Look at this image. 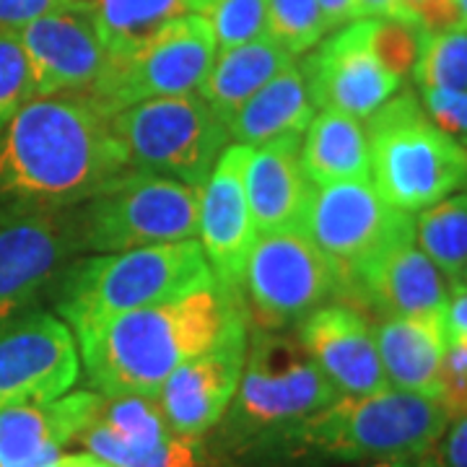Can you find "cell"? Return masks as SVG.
<instances>
[{
  "instance_id": "cell-1",
  "label": "cell",
  "mask_w": 467,
  "mask_h": 467,
  "mask_svg": "<svg viewBox=\"0 0 467 467\" xmlns=\"http://www.w3.org/2000/svg\"><path fill=\"white\" fill-rule=\"evenodd\" d=\"M128 169L109 117L91 101L32 97L0 130V221L73 211Z\"/></svg>"
},
{
  "instance_id": "cell-2",
  "label": "cell",
  "mask_w": 467,
  "mask_h": 467,
  "mask_svg": "<svg viewBox=\"0 0 467 467\" xmlns=\"http://www.w3.org/2000/svg\"><path fill=\"white\" fill-rule=\"evenodd\" d=\"M242 315L236 291L213 284L76 335L78 358L88 384L104 398H159L169 377L211 348Z\"/></svg>"
},
{
  "instance_id": "cell-3",
  "label": "cell",
  "mask_w": 467,
  "mask_h": 467,
  "mask_svg": "<svg viewBox=\"0 0 467 467\" xmlns=\"http://www.w3.org/2000/svg\"><path fill=\"white\" fill-rule=\"evenodd\" d=\"M218 284L198 239L125 252H99L60 278L57 312L73 335L143 306Z\"/></svg>"
},
{
  "instance_id": "cell-4",
  "label": "cell",
  "mask_w": 467,
  "mask_h": 467,
  "mask_svg": "<svg viewBox=\"0 0 467 467\" xmlns=\"http://www.w3.org/2000/svg\"><path fill=\"white\" fill-rule=\"evenodd\" d=\"M450 420L444 405L434 398L389 387L364 398H337L270 450L330 462L418 457L441 441Z\"/></svg>"
},
{
  "instance_id": "cell-5",
  "label": "cell",
  "mask_w": 467,
  "mask_h": 467,
  "mask_svg": "<svg viewBox=\"0 0 467 467\" xmlns=\"http://www.w3.org/2000/svg\"><path fill=\"white\" fill-rule=\"evenodd\" d=\"M367 122L368 180L389 205L418 213L467 187V146L426 115L416 94H395Z\"/></svg>"
},
{
  "instance_id": "cell-6",
  "label": "cell",
  "mask_w": 467,
  "mask_h": 467,
  "mask_svg": "<svg viewBox=\"0 0 467 467\" xmlns=\"http://www.w3.org/2000/svg\"><path fill=\"white\" fill-rule=\"evenodd\" d=\"M337 398V389L301 343L275 333H257L247 346L232 405L221 418L223 436L232 447L270 450Z\"/></svg>"
},
{
  "instance_id": "cell-7",
  "label": "cell",
  "mask_w": 467,
  "mask_h": 467,
  "mask_svg": "<svg viewBox=\"0 0 467 467\" xmlns=\"http://www.w3.org/2000/svg\"><path fill=\"white\" fill-rule=\"evenodd\" d=\"M112 133L135 171L202 187L229 146L226 125L198 97H164L133 104L109 117Z\"/></svg>"
},
{
  "instance_id": "cell-8",
  "label": "cell",
  "mask_w": 467,
  "mask_h": 467,
  "mask_svg": "<svg viewBox=\"0 0 467 467\" xmlns=\"http://www.w3.org/2000/svg\"><path fill=\"white\" fill-rule=\"evenodd\" d=\"M216 52V36L202 14L174 18L146 42L109 55L99 81L86 91L84 99L101 115L112 117L140 101L195 94Z\"/></svg>"
},
{
  "instance_id": "cell-9",
  "label": "cell",
  "mask_w": 467,
  "mask_h": 467,
  "mask_svg": "<svg viewBox=\"0 0 467 467\" xmlns=\"http://www.w3.org/2000/svg\"><path fill=\"white\" fill-rule=\"evenodd\" d=\"M78 216L84 250L125 252L198 239L201 187L128 169L86 201Z\"/></svg>"
},
{
  "instance_id": "cell-10",
  "label": "cell",
  "mask_w": 467,
  "mask_h": 467,
  "mask_svg": "<svg viewBox=\"0 0 467 467\" xmlns=\"http://www.w3.org/2000/svg\"><path fill=\"white\" fill-rule=\"evenodd\" d=\"M301 229L340 270L343 288L379 254L416 239V218L389 205L371 180L312 187Z\"/></svg>"
},
{
  "instance_id": "cell-11",
  "label": "cell",
  "mask_w": 467,
  "mask_h": 467,
  "mask_svg": "<svg viewBox=\"0 0 467 467\" xmlns=\"http://www.w3.org/2000/svg\"><path fill=\"white\" fill-rule=\"evenodd\" d=\"M242 288L265 325H285L333 299L343 291V278L304 229H285L257 234Z\"/></svg>"
},
{
  "instance_id": "cell-12",
  "label": "cell",
  "mask_w": 467,
  "mask_h": 467,
  "mask_svg": "<svg viewBox=\"0 0 467 467\" xmlns=\"http://www.w3.org/2000/svg\"><path fill=\"white\" fill-rule=\"evenodd\" d=\"M81 371L76 335L45 309L0 322V408L63 398Z\"/></svg>"
},
{
  "instance_id": "cell-13",
  "label": "cell",
  "mask_w": 467,
  "mask_h": 467,
  "mask_svg": "<svg viewBox=\"0 0 467 467\" xmlns=\"http://www.w3.org/2000/svg\"><path fill=\"white\" fill-rule=\"evenodd\" d=\"M84 250L73 211L0 221V322L21 315Z\"/></svg>"
},
{
  "instance_id": "cell-14",
  "label": "cell",
  "mask_w": 467,
  "mask_h": 467,
  "mask_svg": "<svg viewBox=\"0 0 467 467\" xmlns=\"http://www.w3.org/2000/svg\"><path fill=\"white\" fill-rule=\"evenodd\" d=\"M301 73L317 109H335L356 119H368L402 84L371 47V18H356L335 29L304 60Z\"/></svg>"
},
{
  "instance_id": "cell-15",
  "label": "cell",
  "mask_w": 467,
  "mask_h": 467,
  "mask_svg": "<svg viewBox=\"0 0 467 467\" xmlns=\"http://www.w3.org/2000/svg\"><path fill=\"white\" fill-rule=\"evenodd\" d=\"M32 70L34 97L78 94L99 81L109 52L84 0H67L18 29Z\"/></svg>"
},
{
  "instance_id": "cell-16",
  "label": "cell",
  "mask_w": 467,
  "mask_h": 467,
  "mask_svg": "<svg viewBox=\"0 0 467 467\" xmlns=\"http://www.w3.org/2000/svg\"><path fill=\"white\" fill-rule=\"evenodd\" d=\"M247 346L250 335L242 315L211 348L184 361L164 382L156 400L177 434L202 439L221 423L242 379Z\"/></svg>"
},
{
  "instance_id": "cell-17",
  "label": "cell",
  "mask_w": 467,
  "mask_h": 467,
  "mask_svg": "<svg viewBox=\"0 0 467 467\" xmlns=\"http://www.w3.org/2000/svg\"><path fill=\"white\" fill-rule=\"evenodd\" d=\"M250 146L232 143L221 150L211 177L201 187L198 239L218 284L239 291L257 226L252 218L244 167Z\"/></svg>"
},
{
  "instance_id": "cell-18",
  "label": "cell",
  "mask_w": 467,
  "mask_h": 467,
  "mask_svg": "<svg viewBox=\"0 0 467 467\" xmlns=\"http://www.w3.org/2000/svg\"><path fill=\"white\" fill-rule=\"evenodd\" d=\"M299 343L340 398H364L389 389L374 340V325L356 306H317L301 319Z\"/></svg>"
},
{
  "instance_id": "cell-19",
  "label": "cell",
  "mask_w": 467,
  "mask_h": 467,
  "mask_svg": "<svg viewBox=\"0 0 467 467\" xmlns=\"http://www.w3.org/2000/svg\"><path fill=\"white\" fill-rule=\"evenodd\" d=\"M91 389L0 408V467H52L99 408Z\"/></svg>"
},
{
  "instance_id": "cell-20",
  "label": "cell",
  "mask_w": 467,
  "mask_h": 467,
  "mask_svg": "<svg viewBox=\"0 0 467 467\" xmlns=\"http://www.w3.org/2000/svg\"><path fill=\"white\" fill-rule=\"evenodd\" d=\"M348 288L382 317H444L450 301V281L416 239L379 254L353 275Z\"/></svg>"
},
{
  "instance_id": "cell-21",
  "label": "cell",
  "mask_w": 467,
  "mask_h": 467,
  "mask_svg": "<svg viewBox=\"0 0 467 467\" xmlns=\"http://www.w3.org/2000/svg\"><path fill=\"white\" fill-rule=\"evenodd\" d=\"M301 135H281L260 146H250L244 187L257 234L301 229L312 184L299 161Z\"/></svg>"
},
{
  "instance_id": "cell-22",
  "label": "cell",
  "mask_w": 467,
  "mask_h": 467,
  "mask_svg": "<svg viewBox=\"0 0 467 467\" xmlns=\"http://www.w3.org/2000/svg\"><path fill=\"white\" fill-rule=\"evenodd\" d=\"M384 377L392 389L439 400L444 361V317H382L374 325Z\"/></svg>"
},
{
  "instance_id": "cell-23",
  "label": "cell",
  "mask_w": 467,
  "mask_h": 467,
  "mask_svg": "<svg viewBox=\"0 0 467 467\" xmlns=\"http://www.w3.org/2000/svg\"><path fill=\"white\" fill-rule=\"evenodd\" d=\"M315 115L317 104L309 94L304 73L291 63L234 112L226 122V133L234 143L260 146L281 135H304Z\"/></svg>"
},
{
  "instance_id": "cell-24",
  "label": "cell",
  "mask_w": 467,
  "mask_h": 467,
  "mask_svg": "<svg viewBox=\"0 0 467 467\" xmlns=\"http://www.w3.org/2000/svg\"><path fill=\"white\" fill-rule=\"evenodd\" d=\"M291 63L294 55H288L270 36L252 39L232 50H218L213 66L198 88V97L226 125L244 101Z\"/></svg>"
},
{
  "instance_id": "cell-25",
  "label": "cell",
  "mask_w": 467,
  "mask_h": 467,
  "mask_svg": "<svg viewBox=\"0 0 467 467\" xmlns=\"http://www.w3.org/2000/svg\"><path fill=\"white\" fill-rule=\"evenodd\" d=\"M299 161L312 187L368 180L367 128L356 117L335 109H317L304 130Z\"/></svg>"
},
{
  "instance_id": "cell-26",
  "label": "cell",
  "mask_w": 467,
  "mask_h": 467,
  "mask_svg": "<svg viewBox=\"0 0 467 467\" xmlns=\"http://www.w3.org/2000/svg\"><path fill=\"white\" fill-rule=\"evenodd\" d=\"M109 55L125 52L164 29L169 21L187 16V0H84Z\"/></svg>"
},
{
  "instance_id": "cell-27",
  "label": "cell",
  "mask_w": 467,
  "mask_h": 467,
  "mask_svg": "<svg viewBox=\"0 0 467 467\" xmlns=\"http://www.w3.org/2000/svg\"><path fill=\"white\" fill-rule=\"evenodd\" d=\"M416 244L450 284L460 281L467 265V192L418 211Z\"/></svg>"
},
{
  "instance_id": "cell-28",
  "label": "cell",
  "mask_w": 467,
  "mask_h": 467,
  "mask_svg": "<svg viewBox=\"0 0 467 467\" xmlns=\"http://www.w3.org/2000/svg\"><path fill=\"white\" fill-rule=\"evenodd\" d=\"M416 84L420 91H467V32L429 34L416 67Z\"/></svg>"
},
{
  "instance_id": "cell-29",
  "label": "cell",
  "mask_w": 467,
  "mask_h": 467,
  "mask_svg": "<svg viewBox=\"0 0 467 467\" xmlns=\"http://www.w3.org/2000/svg\"><path fill=\"white\" fill-rule=\"evenodd\" d=\"M327 34L317 0H265V36L288 55L312 50Z\"/></svg>"
},
{
  "instance_id": "cell-30",
  "label": "cell",
  "mask_w": 467,
  "mask_h": 467,
  "mask_svg": "<svg viewBox=\"0 0 467 467\" xmlns=\"http://www.w3.org/2000/svg\"><path fill=\"white\" fill-rule=\"evenodd\" d=\"M429 32L408 18H371V47L398 78L413 73Z\"/></svg>"
},
{
  "instance_id": "cell-31",
  "label": "cell",
  "mask_w": 467,
  "mask_h": 467,
  "mask_svg": "<svg viewBox=\"0 0 467 467\" xmlns=\"http://www.w3.org/2000/svg\"><path fill=\"white\" fill-rule=\"evenodd\" d=\"M202 16L213 29L218 50H232L265 36V0H216Z\"/></svg>"
},
{
  "instance_id": "cell-32",
  "label": "cell",
  "mask_w": 467,
  "mask_h": 467,
  "mask_svg": "<svg viewBox=\"0 0 467 467\" xmlns=\"http://www.w3.org/2000/svg\"><path fill=\"white\" fill-rule=\"evenodd\" d=\"M34 97L32 70L16 29L0 26V130Z\"/></svg>"
},
{
  "instance_id": "cell-33",
  "label": "cell",
  "mask_w": 467,
  "mask_h": 467,
  "mask_svg": "<svg viewBox=\"0 0 467 467\" xmlns=\"http://www.w3.org/2000/svg\"><path fill=\"white\" fill-rule=\"evenodd\" d=\"M439 402L444 405L450 418H457L467 410V337L462 335L447 333Z\"/></svg>"
},
{
  "instance_id": "cell-34",
  "label": "cell",
  "mask_w": 467,
  "mask_h": 467,
  "mask_svg": "<svg viewBox=\"0 0 467 467\" xmlns=\"http://www.w3.org/2000/svg\"><path fill=\"white\" fill-rule=\"evenodd\" d=\"M420 104L444 133L467 146V91H420Z\"/></svg>"
},
{
  "instance_id": "cell-35",
  "label": "cell",
  "mask_w": 467,
  "mask_h": 467,
  "mask_svg": "<svg viewBox=\"0 0 467 467\" xmlns=\"http://www.w3.org/2000/svg\"><path fill=\"white\" fill-rule=\"evenodd\" d=\"M66 3L67 0H0V26L18 32L21 26L32 24L34 18L45 16Z\"/></svg>"
},
{
  "instance_id": "cell-36",
  "label": "cell",
  "mask_w": 467,
  "mask_h": 467,
  "mask_svg": "<svg viewBox=\"0 0 467 467\" xmlns=\"http://www.w3.org/2000/svg\"><path fill=\"white\" fill-rule=\"evenodd\" d=\"M441 439H444L439 451L441 467H467V410L451 418Z\"/></svg>"
},
{
  "instance_id": "cell-37",
  "label": "cell",
  "mask_w": 467,
  "mask_h": 467,
  "mask_svg": "<svg viewBox=\"0 0 467 467\" xmlns=\"http://www.w3.org/2000/svg\"><path fill=\"white\" fill-rule=\"evenodd\" d=\"M444 330L467 337V285L450 284V301L444 312Z\"/></svg>"
},
{
  "instance_id": "cell-38",
  "label": "cell",
  "mask_w": 467,
  "mask_h": 467,
  "mask_svg": "<svg viewBox=\"0 0 467 467\" xmlns=\"http://www.w3.org/2000/svg\"><path fill=\"white\" fill-rule=\"evenodd\" d=\"M353 18H402L400 0H353Z\"/></svg>"
},
{
  "instance_id": "cell-39",
  "label": "cell",
  "mask_w": 467,
  "mask_h": 467,
  "mask_svg": "<svg viewBox=\"0 0 467 467\" xmlns=\"http://www.w3.org/2000/svg\"><path fill=\"white\" fill-rule=\"evenodd\" d=\"M322 18H325V26L327 32H335L340 26H346L353 18V0H317Z\"/></svg>"
},
{
  "instance_id": "cell-40",
  "label": "cell",
  "mask_w": 467,
  "mask_h": 467,
  "mask_svg": "<svg viewBox=\"0 0 467 467\" xmlns=\"http://www.w3.org/2000/svg\"><path fill=\"white\" fill-rule=\"evenodd\" d=\"M52 467H117L107 460H101L91 451H78V454H63Z\"/></svg>"
},
{
  "instance_id": "cell-41",
  "label": "cell",
  "mask_w": 467,
  "mask_h": 467,
  "mask_svg": "<svg viewBox=\"0 0 467 467\" xmlns=\"http://www.w3.org/2000/svg\"><path fill=\"white\" fill-rule=\"evenodd\" d=\"M420 457H387V460H374V462H364L361 467H420Z\"/></svg>"
},
{
  "instance_id": "cell-42",
  "label": "cell",
  "mask_w": 467,
  "mask_h": 467,
  "mask_svg": "<svg viewBox=\"0 0 467 467\" xmlns=\"http://www.w3.org/2000/svg\"><path fill=\"white\" fill-rule=\"evenodd\" d=\"M454 8H457V16H460V29L467 32V0H451Z\"/></svg>"
},
{
  "instance_id": "cell-43",
  "label": "cell",
  "mask_w": 467,
  "mask_h": 467,
  "mask_svg": "<svg viewBox=\"0 0 467 467\" xmlns=\"http://www.w3.org/2000/svg\"><path fill=\"white\" fill-rule=\"evenodd\" d=\"M190 3V11L192 14H202V11H208L216 0H187Z\"/></svg>"
},
{
  "instance_id": "cell-44",
  "label": "cell",
  "mask_w": 467,
  "mask_h": 467,
  "mask_svg": "<svg viewBox=\"0 0 467 467\" xmlns=\"http://www.w3.org/2000/svg\"><path fill=\"white\" fill-rule=\"evenodd\" d=\"M420 467H441V462H439V454H436L434 450L426 451V454L420 457Z\"/></svg>"
},
{
  "instance_id": "cell-45",
  "label": "cell",
  "mask_w": 467,
  "mask_h": 467,
  "mask_svg": "<svg viewBox=\"0 0 467 467\" xmlns=\"http://www.w3.org/2000/svg\"><path fill=\"white\" fill-rule=\"evenodd\" d=\"M457 284L467 285V265H465V270H462V275H460V281H457Z\"/></svg>"
}]
</instances>
